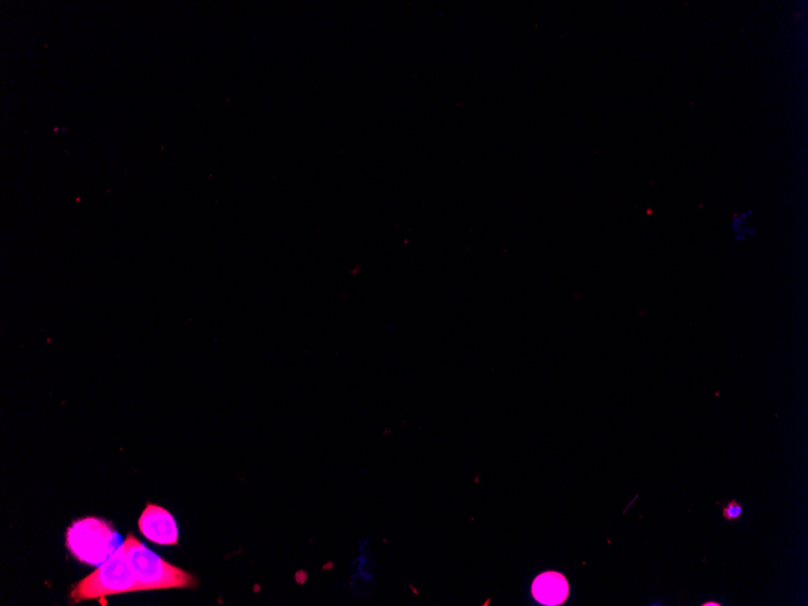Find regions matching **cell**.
I'll return each mask as SVG.
<instances>
[{
    "label": "cell",
    "mask_w": 808,
    "mask_h": 606,
    "mask_svg": "<svg viewBox=\"0 0 808 606\" xmlns=\"http://www.w3.org/2000/svg\"><path fill=\"white\" fill-rule=\"evenodd\" d=\"M126 556L136 581V592L195 588L198 579L193 574L172 565L150 551L134 535L124 541Z\"/></svg>",
    "instance_id": "1"
},
{
    "label": "cell",
    "mask_w": 808,
    "mask_h": 606,
    "mask_svg": "<svg viewBox=\"0 0 808 606\" xmlns=\"http://www.w3.org/2000/svg\"><path fill=\"white\" fill-rule=\"evenodd\" d=\"M702 606H720V604L719 603H714V602H708V603L702 604Z\"/></svg>",
    "instance_id": "7"
},
{
    "label": "cell",
    "mask_w": 808,
    "mask_h": 606,
    "mask_svg": "<svg viewBox=\"0 0 808 606\" xmlns=\"http://www.w3.org/2000/svg\"><path fill=\"white\" fill-rule=\"evenodd\" d=\"M743 515V507L736 500H731L723 507V517L727 522L738 521Z\"/></svg>",
    "instance_id": "6"
},
{
    "label": "cell",
    "mask_w": 808,
    "mask_h": 606,
    "mask_svg": "<svg viewBox=\"0 0 808 606\" xmlns=\"http://www.w3.org/2000/svg\"><path fill=\"white\" fill-rule=\"evenodd\" d=\"M129 592H136V581L123 544L94 573L72 587L71 603Z\"/></svg>",
    "instance_id": "2"
},
{
    "label": "cell",
    "mask_w": 808,
    "mask_h": 606,
    "mask_svg": "<svg viewBox=\"0 0 808 606\" xmlns=\"http://www.w3.org/2000/svg\"><path fill=\"white\" fill-rule=\"evenodd\" d=\"M569 584L565 576L556 571H548L536 577L532 592L540 604L562 605L569 597Z\"/></svg>",
    "instance_id": "5"
},
{
    "label": "cell",
    "mask_w": 808,
    "mask_h": 606,
    "mask_svg": "<svg viewBox=\"0 0 808 606\" xmlns=\"http://www.w3.org/2000/svg\"><path fill=\"white\" fill-rule=\"evenodd\" d=\"M138 528L143 536L154 544L163 546L178 544L177 523L164 507L148 504L138 521Z\"/></svg>",
    "instance_id": "4"
},
{
    "label": "cell",
    "mask_w": 808,
    "mask_h": 606,
    "mask_svg": "<svg viewBox=\"0 0 808 606\" xmlns=\"http://www.w3.org/2000/svg\"><path fill=\"white\" fill-rule=\"evenodd\" d=\"M119 535L105 519L85 517L67 529L66 546L75 559L89 565H101L117 551Z\"/></svg>",
    "instance_id": "3"
}]
</instances>
